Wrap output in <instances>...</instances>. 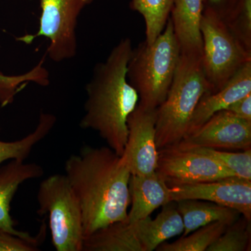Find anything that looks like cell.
Instances as JSON below:
<instances>
[{
	"instance_id": "cb8c5ba5",
	"label": "cell",
	"mask_w": 251,
	"mask_h": 251,
	"mask_svg": "<svg viewBox=\"0 0 251 251\" xmlns=\"http://www.w3.org/2000/svg\"><path fill=\"white\" fill-rule=\"evenodd\" d=\"M183 146L192 148L198 152L211 157L232 172L237 177L251 180V149L244 150L242 152H229L217 149Z\"/></svg>"
},
{
	"instance_id": "4316f807",
	"label": "cell",
	"mask_w": 251,
	"mask_h": 251,
	"mask_svg": "<svg viewBox=\"0 0 251 251\" xmlns=\"http://www.w3.org/2000/svg\"><path fill=\"white\" fill-rule=\"evenodd\" d=\"M226 110L239 118L251 122V93L231 104Z\"/></svg>"
},
{
	"instance_id": "ffe728a7",
	"label": "cell",
	"mask_w": 251,
	"mask_h": 251,
	"mask_svg": "<svg viewBox=\"0 0 251 251\" xmlns=\"http://www.w3.org/2000/svg\"><path fill=\"white\" fill-rule=\"evenodd\" d=\"M173 0H131L130 9L142 15L145 23L148 44H151L161 34L171 14Z\"/></svg>"
},
{
	"instance_id": "d4e9b609",
	"label": "cell",
	"mask_w": 251,
	"mask_h": 251,
	"mask_svg": "<svg viewBox=\"0 0 251 251\" xmlns=\"http://www.w3.org/2000/svg\"><path fill=\"white\" fill-rule=\"evenodd\" d=\"M221 16L243 46L251 52V0H237L232 9Z\"/></svg>"
},
{
	"instance_id": "7c38bea8",
	"label": "cell",
	"mask_w": 251,
	"mask_h": 251,
	"mask_svg": "<svg viewBox=\"0 0 251 251\" xmlns=\"http://www.w3.org/2000/svg\"><path fill=\"white\" fill-rule=\"evenodd\" d=\"M42 167L36 163L11 160L8 164L0 168V233L31 241L41 242L44 237L45 227H41L40 233L34 237L26 232L15 228V223L10 214V205L18 188L29 179L41 177L44 175Z\"/></svg>"
},
{
	"instance_id": "5bb4252c",
	"label": "cell",
	"mask_w": 251,
	"mask_h": 251,
	"mask_svg": "<svg viewBox=\"0 0 251 251\" xmlns=\"http://www.w3.org/2000/svg\"><path fill=\"white\" fill-rule=\"evenodd\" d=\"M131 209L130 222H136L151 215L160 206L172 202L170 187L157 172L148 175H131L129 181Z\"/></svg>"
},
{
	"instance_id": "277c9868",
	"label": "cell",
	"mask_w": 251,
	"mask_h": 251,
	"mask_svg": "<svg viewBox=\"0 0 251 251\" xmlns=\"http://www.w3.org/2000/svg\"><path fill=\"white\" fill-rule=\"evenodd\" d=\"M211 91L203 71L202 55L181 53L166 99L157 108L158 150L178 145L186 136L200 99Z\"/></svg>"
},
{
	"instance_id": "4fadbf2b",
	"label": "cell",
	"mask_w": 251,
	"mask_h": 251,
	"mask_svg": "<svg viewBox=\"0 0 251 251\" xmlns=\"http://www.w3.org/2000/svg\"><path fill=\"white\" fill-rule=\"evenodd\" d=\"M250 93L251 61L239 69L219 90L207 91L203 94L193 112L186 135L204 125L216 112L226 110L231 104Z\"/></svg>"
},
{
	"instance_id": "2e32d148",
	"label": "cell",
	"mask_w": 251,
	"mask_h": 251,
	"mask_svg": "<svg viewBox=\"0 0 251 251\" xmlns=\"http://www.w3.org/2000/svg\"><path fill=\"white\" fill-rule=\"evenodd\" d=\"M135 223L144 251L156 250L162 243L182 234L184 229L182 218L175 201L163 205L156 219L148 216Z\"/></svg>"
},
{
	"instance_id": "e0dca14e",
	"label": "cell",
	"mask_w": 251,
	"mask_h": 251,
	"mask_svg": "<svg viewBox=\"0 0 251 251\" xmlns=\"http://www.w3.org/2000/svg\"><path fill=\"white\" fill-rule=\"evenodd\" d=\"M82 251H144L135 222L112 223L84 238Z\"/></svg>"
},
{
	"instance_id": "9c48e42d",
	"label": "cell",
	"mask_w": 251,
	"mask_h": 251,
	"mask_svg": "<svg viewBox=\"0 0 251 251\" xmlns=\"http://www.w3.org/2000/svg\"><path fill=\"white\" fill-rule=\"evenodd\" d=\"M156 117L157 108L150 110L137 105L127 120L128 138L121 158L131 175L143 176L156 171Z\"/></svg>"
},
{
	"instance_id": "603a6c76",
	"label": "cell",
	"mask_w": 251,
	"mask_h": 251,
	"mask_svg": "<svg viewBox=\"0 0 251 251\" xmlns=\"http://www.w3.org/2000/svg\"><path fill=\"white\" fill-rule=\"evenodd\" d=\"M251 221L243 216L229 225L206 251H251Z\"/></svg>"
},
{
	"instance_id": "ba28073f",
	"label": "cell",
	"mask_w": 251,
	"mask_h": 251,
	"mask_svg": "<svg viewBox=\"0 0 251 251\" xmlns=\"http://www.w3.org/2000/svg\"><path fill=\"white\" fill-rule=\"evenodd\" d=\"M156 172L169 186L236 176L211 157L179 144L158 150Z\"/></svg>"
},
{
	"instance_id": "8fae6325",
	"label": "cell",
	"mask_w": 251,
	"mask_h": 251,
	"mask_svg": "<svg viewBox=\"0 0 251 251\" xmlns=\"http://www.w3.org/2000/svg\"><path fill=\"white\" fill-rule=\"evenodd\" d=\"M179 144L217 150H249L251 122L239 118L227 110H221L186 135Z\"/></svg>"
},
{
	"instance_id": "7a4b0ae2",
	"label": "cell",
	"mask_w": 251,
	"mask_h": 251,
	"mask_svg": "<svg viewBox=\"0 0 251 251\" xmlns=\"http://www.w3.org/2000/svg\"><path fill=\"white\" fill-rule=\"evenodd\" d=\"M133 49L129 38H124L104 62L96 64L86 85L85 115L80 123L83 129L97 131L120 156L128 138L127 120L139 102L138 92L126 77Z\"/></svg>"
},
{
	"instance_id": "d6986e66",
	"label": "cell",
	"mask_w": 251,
	"mask_h": 251,
	"mask_svg": "<svg viewBox=\"0 0 251 251\" xmlns=\"http://www.w3.org/2000/svg\"><path fill=\"white\" fill-rule=\"evenodd\" d=\"M57 122L54 115L41 112L35 129L21 139L12 142L0 140V166L8 160L25 161L37 144L49 134Z\"/></svg>"
},
{
	"instance_id": "52a82bcc",
	"label": "cell",
	"mask_w": 251,
	"mask_h": 251,
	"mask_svg": "<svg viewBox=\"0 0 251 251\" xmlns=\"http://www.w3.org/2000/svg\"><path fill=\"white\" fill-rule=\"evenodd\" d=\"M94 0H40L39 27L34 34L17 38L30 44L38 37L49 39L46 54L56 63L75 57L77 54V20L86 6Z\"/></svg>"
},
{
	"instance_id": "6da1fadb",
	"label": "cell",
	"mask_w": 251,
	"mask_h": 251,
	"mask_svg": "<svg viewBox=\"0 0 251 251\" xmlns=\"http://www.w3.org/2000/svg\"><path fill=\"white\" fill-rule=\"evenodd\" d=\"M65 173L80 204L84 238L128 219L131 175L109 147H84L68 158Z\"/></svg>"
},
{
	"instance_id": "3957f363",
	"label": "cell",
	"mask_w": 251,
	"mask_h": 251,
	"mask_svg": "<svg viewBox=\"0 0 251 251\" xmlns=\"http://www.w3.org/2000/svg\"><path fill=\"white\" fill-rule=\"evenodd\" d=\"M180 54L179 44L170 17L156 40L151 44L143 41L133 49L127 66L126 77L139 96L138 106L153 110L164 101Z\"/></svg>"
},
{
	"instance_id": "5b68a950",
	"label": "cell",
	"mask_w": 251,
	"mask_h": 251,
	"mask_svg": "<svg viewBox=\"0 0 251 251\" xmlns=\"http://www.w3.org/2000/svg\"><path fill=\"white\" fill-rule=\"evenodd\" d=\"M201 31L203 71L210 92H214L251 62V52L243 46L212 6H206L203 11Z\"/></svg>"
},
{
	"instance_id": "44dd1931",
	"label": "cell",
	"mask_w": 251,
	"mask_h": 251,
	"mask_svg": "<svg viewBox=\"0 0 251 251\" xmlns=\"http://www.w3.org/2000/svg\"><path fill=\"white\" fill-rule=\"evenodd\" d=\"M45 57H43L29 72L20 75H7L0 73V105L6 107L14 101L15 97L20 90L29 82L41 87L50 85L49 71L44 67Z\"/></svg>"
},
{
	"instance_id": "9a60e30c",
	"label": "cell",
	"mask_w": 251,
	"mask_h": 251,
	"mask_svg": "<svg viewBox=\"0 0 251 251\" xmlns=\"http://www.w3.org/2000/svg\"><path fill=\"white\" fill-rule=\"evenodd\" d=\"M204 0H173L171 18L181 53H202L201 23Z\"/></svg>"
},
{
	"instance_id": "ac0fdd59",
	"label": "cell",
	"mask_w": 251,
	"mask_h": 251,
	"mask_svg": "<svg viewBox=\"0 0 251 251\" xmlns=\"http://www.w3.org/2000/svg\"><path fill=\"white\" fill-rule=\"evenodd\" d=\"M176 204L184 223L181 237L211 223L233 224L241 215L235 209L201 200H181Z\"/></svg>"
},
{
	"instance_id": "7402d4cb",
	"label": "cell",
	"mask_w": 251,
	"mask_h": 251,
	"mask_svg": "<svg viewBox=\"0 0 251 251\" xmlns=\"http://www.w3.org/2000/svg\"><path fill=\"white\" fill-rule=\"evenodd\" d=\"M228 224L211 223L200 227L173 243H162L157 251H206L224 232Z\"/></svg>"
},
{
	"instance_id": "484cf974",
	"label": "cell",
	"mask_w": 251,
	"mask_h": 251,
	"mask_svg": "<svg viewBox=\"0 0 251 251\" xmlns=\"http://www.w3.org/2000/svg\"><path fill=\"white\" fill-rule=\"evenodd\" d=\"M35 243L11 235L0 233V251H34Z\"/></svg>"
},
{
	"instance_id": "8992f818",
	"label": "cell",
	"mask_w": 251,
	"mask_h": 251,
	"mask_svg": "<svg viewBox=\"0 0 251 251\" xmlns=\"http://www.w3.org/2000/svg\"><path fill=\"white\" fill-rule=\"evenodd\" d=\"M40 216L48 215L52 245L57 251H82V211L65 175L43 180L37 194Z\"/></svg>"
},
{
	"instance_id": "83f0119b",
	"label": "cell",
	"mask_w": 251,
	"mask_h": 251,
	"mask_svg": "<svg viewBox=\"0 0 251 251\" xmlns=\"http://www.w3.org/2000/svg\"><path fill=\"white\" fill-rule=\"evenodd\" d=\"M225 0H208L209 3H210L211 6H219L221 3L224 2Z\"/></svg>"
},
{
	"instance_id": "30bf717a",
	"label": "cell",
	"mask_w": 251,
	"mask_h": 251,
	"mask_svg": "<svg viewBox=\"0 0 251 251\" xmlns=\"http://www.w3.org/2000/svg\"><path fill=\"white\" fill-rule=\"evenodd\" d=\"M169 187L172 201H209L235 209L251 221V180L232 176L206 182L172 185Z\"/></svg>"
}]
</instances>
